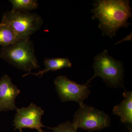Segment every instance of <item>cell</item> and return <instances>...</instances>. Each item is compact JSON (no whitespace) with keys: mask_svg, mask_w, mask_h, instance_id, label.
<instances>
[{"mask_svg":"<svg viewBox=\"0 0 132 132\" xmlns=\"http://www.w3.org/2000/svg\"><path fill=\"white\" fill-rule=\"evenodd\" d=\"M93 19L99 21V28L103 34L113 38L122 27H127L128 20L132 16L129 1L99 0L93 9Z\"/></svg>","mask_w":132,"mask_h":132,"instance_id":"obj_1","label":"cell"},{"mask_svg":"<svg viewBox=\"0 0 132 132\" xmlns=\"http://www.w3.org/2000/svg\"><path fill=\"white\" fill-rule=\"evenodd\" d=\"M0 57L18 69L28 73L40 68L36 57L34 43L30 37L21 38L2 47Z\"/></svg>","mask_w":132,"mask_h":132,"instance_id":"obj_2","label":"cell"},{"mask_svg":"<svg viewBox=\"0 0 132 132\" xmlns=\"http://www.w3.org/2000/svg\"><path fill=\"white\" fill-rule=\"evenodd\" d=\"M43 23L42 18L37 14L12 10L4 14L1 23L11 28L20 38H25L39 30Z\"/></svg>","mask_w":132,"mask_h":132,"instance_id":"obj_3","label":"cell"},{"mask_svg":"<svg viewBox=\"0 0 132 132\" xmlns=\"http://www.w3.org/2000/svg\"><path fill=\"white\" fill-rule=\"evenodd\" d=\"M93 68L94 75L89 80L90 81L95 77L98 76L110 86L123 87V64L109 55L107 50H104L95 57Z\"/></svg>","mask_w":132,"mask_h":132,"instance_id":"obj_4","label":"cell"},{"mask_svg":"<svg viewBox=\"0 0 132 132\" xmlns=\"http://www.w3.org/2000/svg\"><path fill=\"white\" fill-rule=\"evenodd\" d=\"M110 124L111 118L109 115L103 111L84 103L80 104L72 123L76 130L81 128L88 131L102 130L108 127Z\"/></svg>","mask_w":132,"mask_h":132,"instance_id":"obj_5","label":"cell"},{"mask_svg":"<svg viewBox=\"0 0 132 132\" xmlns=\"http://www.w3.org/2000/svg\"><path fill=\"white\" fill-rule=\"evenodd\" d=\"M54 82L59 97L63 102L74 101L80 105L83 103L90 93L89 80L85 84L80 85L70 80L65 76L60 75Z\"/></svg>","mask_w":132,"mask_h":132,"instance_id":"obj_6","label":"cell"},{"mask_svg":"<svg viewBox=\"0 0 132 132\" xmlns=\"http://www.w3.org/2000/svg\"><path fill=\"white\" fill-rule=\"evenodd\" d=\"M13 120L15 129L22 132L23 128L36 129L38 132L43 130L42 127H46L42 124V116L44 111L40 107L34 103H31L27 107H22L16 109Z\"/></svg>","mask_w":132,"mask_h":132,"instance_id":"obj_7","label":"cell"},{"mask_svg":"<svg viewBox=\"0 0 132 132\" xmlns=\"http://www.w3.org/2000/svg\"><path fill=\"white\" fill-rule=\"evenodd\" d=\"M20 91L12 82L7 75L3 76L0 80V112L15 110L18 109L15 104L16 97Z\"/></svg>","mask_w":132,"mask_h":132,"instance_id":"obj_8","label":"cell"},{"mask_svg":"<svg viewBox=\"0 0 132 132\" xmlns=\"http://www.w3.org/2000/svg\"><path fill=\"white\" fill-rule=\"evenodd\" d=\"M124 99L113 109V114L120 118L121 122L132 125V92L125 91L123 93Z\"/></svg>","mask_w":132,"mask_h":132,"instance_id":"obj_9","label":"cell"},{"mask_svg":"<svg viewBox=\"0 0 132 132\" xmlns=\"http://www.w3.org/2000/svg\"><path fill=\"white\" fill-rule=\"evenodd\" d=\"M44 64L45 68L42 71L37 73H27L24 75L22 77L32 74L42 77L44 74L50 71H56L64 68H71L72 67V63L68 58H45L44 60Z\"/></svg>","mask_w":132,"mask_h":132,"instance_id":"obj_10","label":"cell"},{"mask_svg":"<svg viewBox=\"0 0 132 132\" xmlns=\"http://www.w3.org/2000/svg\"><path fill=\"white\" fill-rule=\"evenodd\" d=\"M8 26L0 23V45L3 47L10 45L20 39Z\"/></svg>","mask_w":132,"mask_h":132,"instance_id":"obj_11","label":"cell"},{"mask_svg":"<svg viewBox=\"0 0 132 132\" xmlns=\"http://www.w3.org/2000/svg\"><path fill=\"white\" fill-rule=\"evenodd\" d=\"M13 10L28 11L38 8L39 4L36 0H10Z\"/></svg>","mask_w":132,"mask_h":132,"instance_id":"obj_12","label":"cell"},{"mask_svg":"<svg viewBox=\"0 0 132 132\" xmlns=\"http://www.w3.org/2000/svg\"><path fill=\"white\" fill-rule=\"evenodd\" d=\"M51 129L53 130V132H77V130L69 121L61 123Z\"/></svg>","mask_w":132,"mask_h":132,"instance_id":"obj_13","label":"cell"},{"mask_svg":"<svg viewBox=\"0 0 132 132\" xmlns=\"http://www.w3.org/2000/svg\"><path fill=\"white\" fill-rule=\"evenodd\" d=\"M47 132V131H43V130H42V131H40V132Z\"/></svg>","mask_w":132,"mask_h":132,"instance_id":"obj_14","label":"cell"}]
</instances>
